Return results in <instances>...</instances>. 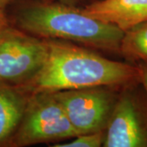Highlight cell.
<instances>
[{"label":"cell","instance_id":"obj_14","mask_svg":"<svg viewBox=\"0 0 147 147\" xmlns=\"http://www.w3.org/2000/svg\"><path fill=\"white\" fill-rule=\"evenodd\" d=\"M13 0H0V9L5 10V8L10 4Z\"/></svg>","mask_w":147,"mask_h":147},{"label":"cell","instance_id":"obj_4","mask_svg":"<svg viewBox=\"0 0 147 147\" xmlns=\"http://www.w3.org/2000/svg\"><path fill=\"white\" fill-rule=\"evenodd\" d=\"M48 52L47 39L10 23L0 30V84L22 87L40 71Z\"/></svg>","mask_w":147,"mask_h":147},{"label":"cell","instance_id":"obj_11","mask_svg":"<svg viewBox=\"0 0 147 147\" xmlns=\"http://www.w3.org/2000/svg\"><path fill=\"white\" fill-rule=\"evenodd\" d=\"M137 65L140 71V79L141 84L143 86L145 92L147 95V62L145 61H138L134 63Z\"/></svg>","mask_w":147,"mask_h":147},{"label":"cell","instance_id":"obj_13","mask_svg":"<svg viewBox=\"0 0 147 147\" xmlns=\"http://www.w3.org/2000/svg\"><path fill=\"white\" fill-rule=\"evenodd\" d=\"M56 1H59L61 3H63L68 4V5L78 6L81 4L85 0H56Z\"/></svg>","mask_w":147,"mask_h":147},{"label":"cell","instance_id":"obj_6","mask_svg":"<svg viewBox=\"0 0 147 147\" xmlns=\"http://www.w3.org/2000/svg\"><path fill=\"white\" fill-rule=\"evenodd\" d=\"M120 88L100 86L53 93L80 135L105 131Z\"/></svg>","mask_w":147,"mask_h":147},{"label":"cell","instance_id":"obj_5","mask_svg":"<svg viewBox=\"0 0 147 147\" xmlns=\"http://www.w3.org/2000/svg\"><path fill=\"white\" fill-rule=\"evenodd\" d=\"M104 147H147V95L141 83L121 88Z\"/></svg>","mask_w":147,"mask_h":147},{"label":"cell","instance_id":"obj_2","mask_svg":"<svg viewBox=\"0 0 147 147\" xmlns=\"http://www.w3.org/2000/svg\"><path fill=\"white\" fill-rule=\"evenodd\" d=\"M11 25L43 39H57L120 55L124 31L93 18L84 7L56 0H26L16 7Z\"/></svg>","mask_w":147,"mask_h":147},{"label":"cell","instance_id":"obj_10","mask_svg":"<svg viewBox=\"0 0 147 147\" xmlns=\"http://www.w3.org/2000/svg\"><path fill=\"white\" fill-rule=\"evenodd\" d=\"M105 131L80 134L74 140L65 144H55L53 147H100L103 146Z\"/></svg>","mask_w":147,"mask_h":147},{"label":"cell","instance_id":"obj_15","mask_svg":"<svg viewBox=\"0 0 147 147\" xmlns=\"http://www.w3.org/2000/svg\"><path fill=\"white\" fill-rule=\"evenodd\" d=\"M85 1H87L88 3H92V2H95V1H98V0H85Z\"/></svg>","mask_w":147,"mask_h":147},{"label":"cell","instance_id":"obj_3","mask_svg":"<svg viewBox=\"0 0 147 147\" xmlns=\"http://www.w3.org/2000/svg\"><path fill=\"white\" fill-rule=\"evenodd\" d=\"M78 136L53 92L30 94L10 147L52 143Z\"/></svg>","mask_w":147,"mask_h":147},{"label":"cell","instance_id":"obj_9","mask_svg":"<svg viewBox=\"0 0 147 147\" xmlns=\"http://www.w3.org/2000/svg\"><path fill=\"white\" fill-rule=\"evenodd\" d=\"M120 55L131 63L147 62V21L124 31Z\"/></svg>","mask_w":147,"mask_h":147},{"label":"cell","instance_id":"obj_7","mask_svg":"<svg viewBox=\"0 0 147 147\" xmlns=\"http://www.w3.org/2000/svg\"><path fill=\"white\" fill-rule=\"evenodd\" d=\"M84 9L90 16L123 31L147 21V0H98L87 3Z\"/></svg>","mask_w":147,"mask_h":147},{"label":"cell","instance_id":"obj_1","mask_svg":"<svg viewBox=\"0 0 147 147\" xmlns=\"http://www.w3.org/2000/svg\"><path fill=\"white\" fill-rule=\"evenodd\" d=\"M47 41L44 65L34 79L22 86L30 94L100 86L123 88L141 83L136 64L110 60L74 42Z\"/></svg>","mask_w":147,"mask_h":147},{"label":"cell","instance_id":"obj_12","mask_svg":"<svg viewBox=\"0 0 147 147\" xmlns=\"http://www.w3.org/2000/svg\"><path fill=\"white\" fill-rule=\"evenodd\" d=\"M8 24H9V20H8V17L5 14L4 10L0 9V30L3 28L7 26Z\"/></svg>","mask_w":147,"mask_h":147},{"label":"cell","instance_id":"obj_8","mask_svg":"<svg viewBox=\"0 0 147 147\" xmlns=\"http://www.w3.org/2000/svg\"><path fill=\"white\" fill-rule=\"evenodd\" d=\"M30 96L22 87L0 84V147L10 146Z\"/></svg>","mask_w":147,"mask_h":147}]
</instances>
